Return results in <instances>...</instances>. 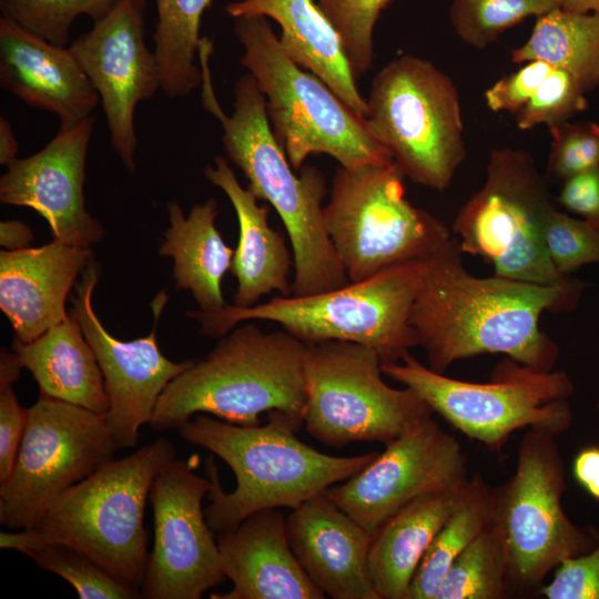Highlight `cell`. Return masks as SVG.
Listing matches in <instances>:
<instances>
[{
	"mask_svg": "<svg viewBox=\"0 0 599 599\" xmlns=\"http://www.w3.org/2000/svg\"><path fill=\"white\" fill-rule=\"evenodd\" d=\"M424 271L425 261L412 262L324 293L275 296L251 307L193 309L186 316L209 337L220 338L241 322L270 321L306 344L358 343L373 348L382 363H397L418 346L410 314Z\"/></svg>",
	"mask_w": 599,
	"mask_h": 599,
	"instance_id": "8992f818",
	"label": "cell"
},
{
	"mask_svg": "<svg viewBox=\"0 0 599 599\" xmlns=\"http://www.w3.org/2000/svg\"><path fill=\"white\" fill-rule=\"evenodd\" d=\"M91 247L58 240L0 253V309L28 343L63 321L67 297L92 262Z\"/></svg>",
	"mask_w": 599,
	"mask_h": 599,
	"instance_id": "603a6c76",
	"label": "cell"
},
{
	"mask_svg": "<svg viewBox=\"0 0 599 599\" xmlns=\"http://www.w3.org/2000/svg\"><path fill=\"white\" fill-rule=\"evenodd\" d=\"M544 237L549 258L560 275L583 265L599 264V225L570 216L554 206L547 215Z\"/></svg>",
	"mask_w": 599,
	"mask_h": 599,
	"instance_id": "8d00e7d4",
	"label": "cell"
},
{
	"mask_svg": "<svg viewBox=\"0 0 599 599\" xmlns=\"http://www.w3.org/2000/svg\"><path fill=\"white\" fill-rule=\"evenodd\" d=\"M493 488L478 473L467 480L414 575L408 599L436 598L453 562L493 521Z\"/></svg>",
	"mask_w": 599,
	"mask_h": 599,
	"instance_id": "4dcf8cb0",
	"label": "cell"
},
{
	"mask_svg": "<svg viewBox=\"0 0 599 599\" xmlns=\"http://www.w3.org/2000/svg\"><path fill=\"white\" fill-rule=\"evenodd\" d=\"M509 595L507 548L493 518L453 562L435 599H504Z\"/></svg>",
	"mask_w": 599,
	"mask_h": 599,
	"instance_id": "1f68e13d",
	"label": "cell"
},
{
	"mask_svg": "<svg viewBox=\"0 0 599 599\" xmlns=\"http://www.w3.org/2000/svg\"><path fill=\"white\" fill-rule=\"evenodd\" d=\"M0 84L30 106L53 113L59 129L92 115L100 102L69 47L38 38L0 18Z\"/></svg>",
	"mask_w": 599,
	"mask_h": 599,
	"instance_id": "44dd1931",
	"label": "cell"
},
{
	"mask_svg": "<svg viewBox=\"0 0 599 599\" xmlns=\"http://www.w3.org/2000/svg\"><path fill=\"white\" fill-rule=\"evenodd\" d=\"M286 531L300 565L325 596L380 599L368 569L373 536L325 494L292 509Z\"/></svg>",
	"mask_w": 599,
	"mask_h": 599,
	"instance_id": "ffe728a7",
	"label": "cell"
},
{
	"mask_svg": "<svg viewBox=\"0 0 599 599\" xmlns=\"http://www.w3.org/2000/svg\"><path fill=\"white\" fill-rule=\"evenodd\" d=\"M12 352L39 386V394L81 406L99 415L110 407L103 375L82 328L68 316L38 338H13Z\"/></svg>",
	"mask_w": 599,
	"mask_h": 599,
	"instance_id": "484cf974",
	"label": "cell"
},
{
	"mask_svg": "<svg viewBox=\"0 0 599 599\" xmlns=\"http://www.w3.org/2000/svg\"><path fill=\"white\" fill-rule=\"evenodd\" d=\"M212 41L204 40L199 52L202 105L221 123L224 151L247 179V187L258 201L268 202L284 224L294 260L293 295L346 286L348 277L325 226V175L313 165H303L300 175L293 172L268 122L265 97L251 73L235 82L233 112L225 114L212 83Z\"/></svg>",
	"mask_w": 599,
	"mask_h": 599,
	"instance_id": "7a4b0ae2",
	"label": "cell"
},
{
	"mask_svg": "<svg viewBox=\"0 0 599 599\" xmlns=\"http://www.w3.org/2000/svg\"><path fill=\"white\" fill-rule=\"evenodd\" d=\"M588 109L586 93L575 78L555 68L531 99L515 114L516 125L526 131L545 124L548 128L569 121Z\"/></svg>",
	"mask_w": 599,
	"mask_h": 599,
	"instance_id": "74e56055",
	"label": "cell"
},
{
	"mask_svg": "<svg viewBox=\"0 0 599 599\" xmlns=\"http://www.w3.org/2000/svg\"><path fill=\"white\" fill-rule=\"evenodd\" d=\"M146 0H119L69 48L97 91L110 142L134 172L138 148L135 110L161 90L154 51L144 41Z\"/></svg>",
	"mask_w": 599,
	"mask_h": 599,
	"instance_id": "ac0fdd59",
	"label": "cell"
},
{
	"mask_svg": "<svg viewBox=\"0 0 599 599\" xmlns=\"http://www.w3.org/2000/svg\"><path fill=\"white\" fill-rule=\"evenodd\" d=\"M28 422L12 385L0 384V484L10 476Z\"/></svg>",
	"mask_w": 599,
	"mask_h": 599,
	"instance_id": "b9f144b4",
	"label": "cell"
},
{
	"mask_svg": "<svg viewBox=\"0 0 599 599\" xmlns=\"http://www.w3.org/2000/svg\"><path fill=\"white\" fill-rule=\"evenodd\" d=\"M511 61L541 60L569 72L587 94L599 87V13L557 8L537 18Z\"/></svg>",
	"mask_w": 599,
	"mask_h": 599,
	"instance_id": "f1b7e54d",
	"label": "cell"
},
{
	"mask_svg": "<svg viewBox=\"0 0 599 599\" xmlns=\"http://www.w3.org/2000/svg\"><path fill=\"white\" fill-rule=\"evenodd\" d=\"M566 490L557 435L528 428L512 475L493 488V518L507 548L511 595L539 592L550 572L599 542L595 526H579L565 512Z\"/></svg>",
	"mask_w": 599,
	"mask_h": 599,
	"instance_id": "9c48e42d",
	"label": "cell"
},
{
	"mask_svg": "<svg viewBox=\"0 0 599 599\" xmlns=\"http://www.w3.org/2000/svg\"><path fill=\"white\" fill-rule=\"evenodd\" d=\"M204 175L221 189L234 207L238 222V242L234 250L231 273L237 285L233 305L251 307L272 292L280 296L293 295L290 281L294 266L284 236L268 224V206L258 205L252 191L244 189L227 161L215 156L207 164Z\"/></svg>",
	"mask_w": 599,
	"mask_h": 599,
	"instance_id": "cb8c5ba5",
	"label": "cell"
},
{
	"mask_svg": "<svg viewBox=\"0 0 599 599\" xmlns=\"http://www.w3.org/2000/svg\"><path fill=\"white\" fill-rule=\"evenodd\" d=\"M557 202L567 211L599 225V164L564 181Z\"/></svg>",
	"mask_w": 599,
	"mask_h": 599,
	"instance_id": "7bdbcfd3",
	"label": "cell"
},
{
	"mask_svg": "<svg viewBox=\"0 0 599 599\" xmlns=\"http://www.w3.org/2000/svg\"><path fill=\"white\" fill-rule=\"evenodd\" d=\"M532 155L501 146L491 150L481 187L459 209L451 233L463 253L480 256L494 275L556 284L560 275L546 250L544 227L555 206Z\"/></svg>",
	"mask_w": 599,
	"mask_h": 599,
	"instance_id": "7c38bea8",
	"label": "cell"
},
{
	"mask_svg": "<svg viewBox=\"0 0 599 599\" xmlns=\"http://www.w3.org/2000/svg\"><path fill=\"white\" fill-rule=\"evenodd\" d=\"M370 347L345 341L306 344L304 424L318 441L343 448L356 441L389 444L413 422L433 415L412 388L382 378Z\"/></svg>",
	"mask_w": 599,
	"mask_h": 599,
	"instance_id": "4fadbf2b",
	"label": "cell"
},
{
	"mask_svg": "<svg viewBox=\"0 0 599 599\" xmlns=\"http://www.w3.org/2000/svg\"><path fill=\"white\" fill-rule=\"evenodd\" d=\"M561 8L583 13H599V0H561Z\"/></svg>",
	"mask_w": 599,
	"mask_h": 599,
	"instance_id": "c3c4849f",
	"label": "cell"
},
{
	"mask_svg": "<svg viewBox=\"0 0 599 599\" xmlns=\"http://www.w3.org/2000/svg\"><path fill=\"white\" fill-rule=\"evenodd\" d=\"M557 8L561 0H451L449 19L463 42L484 49L527 18Z\"/></svg>",
	"mask_w": 599,
	"mask_h": 599,
	"instance_id": "d6a6232c",
	"label": "cell"
},
{
	"mask_svg": "<svg viewBox=\"0 0 599 599\" xmlns=\"http://www.w3.org/2000/svg\"><path fill=\"white\" fill-rule=\"evenodd\" d=\"M267 416L265 425L243 426L196 414L177 428L184 441L216 455L235 475L236 487L226 493L213 456L206 458L205 475L212 488L204 514L215 534L235 528L261 509L292 510L355 476L378 455L377 451L352 457L324 454L296 436L304 418L283 412Z\"/></svg>",
	"mask_w": 599,
	"mask_h": 599,
	"instance_id": "3957f363",
	"label": "cell"
},
{
	"mask_svg": "<svg viewBox=\"0 0 599 599\" xmlns=\"http://www.w3.org/2000/svg\"><path fill=\"white\" fill-rule=\"evenodd\" d=\"M40 568L58 575L77 590L81 599H136L141 593L100 568L79 549L48 542L26 552Z\"/></svg>",
	"mask_w": 599,
	"mask_h": 599,
	"instance_id": "e575fe53",
	"label": "cell"
},
{
	"mask_svg": "<svg viewBox=\"0 0 599 599\" xmlns=\"http://www.w3.org/2000/svg\"><path fill=\"white\" fill-rule=\"evenodd\" d=\"M119 0H0L1 17L20 29L57 45L70 42L74 21H93L106 14Z\"/></svg>",
	"mask_w": 599,
	"mask_h": 599,
	"instance_id": "836d02e7",
	"label": "cell"
},
{
	"mask_svg": "<svg viewBox=\"0 0 599 599\" xmlns=\"http://www.w3.org/2000/svg\"><path fill=\"white\" fill-rule=\"evenodd\" d=\"M95 118L59 129L39 152L16 159L0 177V202L26 206L41 215L54 240L91 247L104 229L85 207V163Z\"/></svg>",
	"mask_w": 599,
	"mask_h": 599,
	"instance_id": "d6986e66",
	"label": "cell"
},
{
	"mask_svg": "<svg viewBox=\"0 0 599 599\" xmlns=\"http://www.w3.org/2000/svg\"><path fill=\"white\" fill-rule=\"evenodd\" d=\"M99 273L93 261L82 272L74 286L70 312L79 322L103 375L110 402L104 415L106 426L119 449L134 448L140 428L150 424L165 387L194 361L172 362L159 348L158 322L167 301L163 291L152 301L154 323L146 336L121 341L110 334L92 304Z\"/></svg>",
	"mask_w": 599,
	"mask_h": 599,
	"instance_id": "e0dca14e",
	"label": "cell"
},
{
	"mask_svg": "<svg viewBox=\"0 0 599 599\" xmlns=\"http://www.w3.org/2000/svg\"><path fill=\"white\" fill-rule=\"evenodd\" d=\"M225 10L233 19L264 16L277 22L284 52L324 81L355 114L366 119L367 102L357 89L341 39L315 0H238L227 3Z\"/></svg>",
	"mask_w": 599,
	"mask_h": 599,
	"instance_id": "d4e9b609",
	"label": "cell"
},
{
	"mask_svg": "<svg viewBox=\"0 0 599 599\" xmlns=\"http://www.w3.org/2000/svg\"><path fill=\"white\" fill-rule=\"evenodd\" d=\"M337 32L355 75L373 67L374 28L392 0H315Z\"/></svg>",
	"mask_w": 599,
	"mask_h": 599,
	"instance_id": "d590c367",
	"label": "cell"
},
{
	"mask_svg": "<svg viewBox=\"0 0 599 599\" xmlns=\"http://www.w3.org/2000/svg\"><path fill=\"white\" fill-rule=\"evenodd\" d=\"M383 374L415 390L450 426L500 451L512 433L541 428L561 435L572 423L575 386L564 370H538L505 356L486 383L448 377L410 353L382 363Z\"/></svg>",
	"mask_w": 599,
	"mask_h": 599,
	"instance_id": "ba28073f",
	"label": "cell"
},
{
	"mask_svg": "<svg viewBox=\"0 0 599 599\" xmlns=\"http://www.w3.org/2000/svg\"><path fill=\"white\" fill-rule=\"evenodd\" d=\"M170 225L163 233L159 255L173 260L176 288L189 291L201 311L226 305L222 294V277L231 270L234 250L215 226L219 203L209 199L195 204L187 216L179 202L167 203Z\"/></svg>",
	"mask_w": 599,
	"mask_h": 599,
	"instance_id": "83f0119b",
	"label": "cell"
},
{
	"mask_svg": "<svg viewBox=\"0 0 599 599\" xmlns=\"http://www.w3.org/2000/svg\"><path fill=\"white\" fill-rule=\"evenodd\" d=\"M572 473L582 488L599 501V447L588 446L579 450L573 459Z\"/></svg>",
	"mask_w": 599,
	"mask_h": 599,
	"instance_id": "ee69618b",
	"label": "cell"
},
{
	"mask_svg": "<svg viewBox=\"0 0 599 599\" xmlns=\"http://www.w3.org/2000/svg\"><path fill=\"white\" fill-rule=\"evenodd\" d=\"M554 572L550 582L539 591L547 599H599V542Z\"/></svg>",
	"mask_w": 599,
	"mask_h": 599,
	"instance_id": "60d3db41",
	"label": "cell"
},
{
	"mask_svg": "<svg viewBox=\"0 0 599 599\" xmlns=\"http://www.w3.org/2000/svg\"><path fill=\"white\" fill-rule=\"evenodd\" d=\"M19 145L11 123L3 115L0 116V163L9 165L18 159Z\"/></svg>",
	"mask_w": 599,
	"mask_h": 599,
	"instance_id": "bcb514c9",
	"label": "cell"
},
{
	"mask_svg": "<svg viewBox=\"0 0 599 599\" xmlns=\"http://www.w3.org/2000/svg\"><path fill=\"white\" fill-rule=\"evenodd\" d=\"M119 450L104 419L87 408L39 394L8 479L0 484V522L33 527L63 493Z\"/></svg>",
	"mask_w": 599,
	"mask_h": 599,
	"instance_id": "5bb4252c",
	"label": "cell"
},
{
	"mask_svg": "<svg viewBox=\"0 0 599 599\" xmlns=\"http://www.w3.org/2000/svg\"><path fill=\"white\" fill-rule=\"evenodd\" d=\"M550 151L545 171L549 182H564L599 164V123L564 122L549 128Z\"/></svg>",
	"mask_w": 599,
	"mask_h": 599,
	"instance_id": "f35d334b",
	"label": "cell"
},
{
	"mask_svg": "<svg viewBox=\"0 0 599 599\" xmlns=\"http://www.w3.org/2000/svg\"><path fill=\"white\" fill-rule=\"evenodd\" d=\"M404 179L394 162L336 169L324 220L349 283L424 262L453 236L440 219L410 203Z\"/></svg>",
	"mask_w": 599,
	"mask_h": 599,
	"instance_id": "30bf717a",
	"label": "cell"
},
{
	"mask_svg": "<svg viewBox=\"0 0 599 599\" xmlns=\"http://www.w3.org/2000/svg\"><path fill=\"white\" fill-rule=\"evenodd\" d=\"M525 63L517 71L501 77L484 92L486 106L490 111L517 114L555 69L541 60Z\"/></svg>",
	"mask_w": 599,
	"mask_h": 599,
	"instance_id": "ab89813d",
	"label": "cell"
},
{
	"mask_svg": "<svg viewBox=\"0 0 599 599\" xmlns=\"http://www.w3.org/2000/svg\"><path fill=\"white\" fill-rule=\"evenodd\" d=\"M211 488L191 459L174 458L156 473L149 495L154 540L141 598L200 599L224 582L216 534L202 509Z\"/></svg>",
	"mask_w": 599,
	"mask_h": 599,
	"instance_id": "9a60e30c",
	"label": "cell"
},
{
	"mask_svg": "<svg viewBox=\"0 0 599 599\" xmlns=\"http://www.w3.org/2000/svg\"><path fill=\"white\" fill-rule=\"evenodd\" d=\"M366 123L412 182L445 191L466 159L457 87L430 61L402 55L373 79Z\"/></svg>",
	"mask_w": 599,
	"mask_h": 599,
	"instance_id": "8fae6325",
	"label": "cell"
},
{
	"mask_svg": "<svg viewBox=\"0 0 599 599\" xmlns=\"http://www.w3.org/2000/svg\"><path fill=\"white\" fill-rule=\"evenodd\" d=\"M21 366L16 354L1 348L0 354V384L13 385L20 377Z\"/></svg>",
	"mask_w": 599,
	"mask_h": 599,
	"instance_id": "7dc6e473",
	"label": "cell"
},
{
	"mask_svg": "<svg viewBox=\"0 0 599 599\" xmlns=\"http://www.w3.org/2000/svg\"><path fill=\"white\" fill-rule=\"evenodd\" d=\"M212 0H154L156 23L152 34L161 91L171 99L184 98L202 83L197 64L201 21Z\"/></svg>",
	"mask_w": 599,
	"mask_h": 599,
	"instance_id": "f546056e",
	"label": "cell"
},
{
	"mask_svg": "<svg viewBox=\"0 0 599 599\" xmlns=\"http://www.w3.org/2000/svg\"><path fill=\"white\" fill-rule=\"evenodd\" d=\"M32 241V230L26 223L18 220L2 221L0 223V245L7 251L30 247Z\"/></svg>",
	"mask_w": 599,
	"mask_h": 599,
	"instance_id": "f6af8a7d",
	"label": "cell"
},
{
	"mask_svg": "<svg viewBox=\"0 0 599 599\" xmlns=\"http://www.w3.org/2000/svg\"><path fill=\"white\" fill-rule=\"evenodd\" d=\"M463 488L420 496L379 527L370 545L368 569L380 599H408L414 575L456 508Z\"/></svg>",
	"mask_w": 599,
	"mask_h": 599,
	"instance_id": "4316f807",
	"label": "cell"
},
{
	"mask_svg": "<svg viewBox=\"0 0 599 599\" xmlns=\"http://www.w3.org/2000/svg\"><path fill=\"white\" fill-rule=\"evenodd\" d=\"M596 406H597V409L599 410V395H598V399H597Z\"/></svg>",
	"mask_w": 599,
	"mask_h": 599,
	"instance_id": "681fc988",
	"label": "cell"
},
{
	"mask_svg": "<svg viewBox=\"0 0 599 599\" xmlns=\"http://www.w3.org/2000/svg\"><path fill=\"white\" fill-rule=\"evenodd\" d=\"M234 32L243 48L240 62L265 97L272 131L295 171L312 154H327L344 167L394 162L366 119L284 52L266 17L234 18Z\"/></svg>",
	"mask_w": 599,
	"mask_h": 599,
	"instance_id": "52a82bcc",
	"label": "cell"
},
{
	"mask_svg": "<svg viewBox=\"0 0 599 599\" xmlns=\"http://www.w3.org/2000/svg\"><path fill=\"white\" fill-rule=\"evenodd\" d=\"M305 355L306 343L285 329L235 326L165 387L150 426L179 428L196 414L243 426L260 425L262 413L304 418Z\"/></svg>",
	"mask_w": 599,
	"mask_h": 599,
	"instance_id": "5b68a950",
	"label": "cell"
},
{
	"mask_svg": "<svg viewBox=\"0 0 599 599\" xmlns=\"http://www.w3.org/2000/svg\"><path fill=\"white\" fill-rule=\"evenodd\" d=\"M223 572L233 586L211 599H323L287 538L277 508L257 510L235 528L216 534Z\"/></svg>",
	"mask_w": 599,
	"mask_h": 599,
	"instance_id": "7402d4cb",
	"label": "cell"
},
{
	"mask_svg": "<svg viewBox=\"0 0 599 599\" xmlns=\"http://www.w3.org/2000/svg\"><path fill=\"white\" fill-rule=\"evenodd\" d=\"M455 236L425 261L410 323L428 367L446 374L457 361L502 354L538 370H552L555 341L540 328L545 312L575 309L587 284L571 275L556 284L476 277Z\"/></svg>",
	"mask_w": 599,
	"mask_h": 599,
	"instance_id": "6da1fadb",
	"label": "cell"
},
{
	"mask_svg": "<svg viewBox=\"0 0 599 599\" xmlns=\"http://www.w3.org/2000/svg\"><path fill=\"white\" fill-rule=\"evenodd\" d=\"M174 458L173 444L160 437L110 460L60 495L33 527L1 531L0 547L26 554L43 544H65L141 593L149 558L144 509L156 473Z\"/></svg>",
	"mask_w": 599,
	"mask_h": 599,
	"instance_id": "277c9868",
	"label": "cell"
},
{
	"mask_svg": "<svg viewBox=\"0 0 599 599\" xmlns=\"http://www.w3.org/2000/svg\"><path fill=\"white\" fill-rule=\"evenodd\" d=\"M468 479L461 445L428 415L409 424L363 470L324 494L374 537L412 500L461 489Z\"/></svg>",
	"mask_w": 599,
	"mask_h": 599,
	"instance_id": "2e32d148",
	"label": "cell"
}]
</instances>
